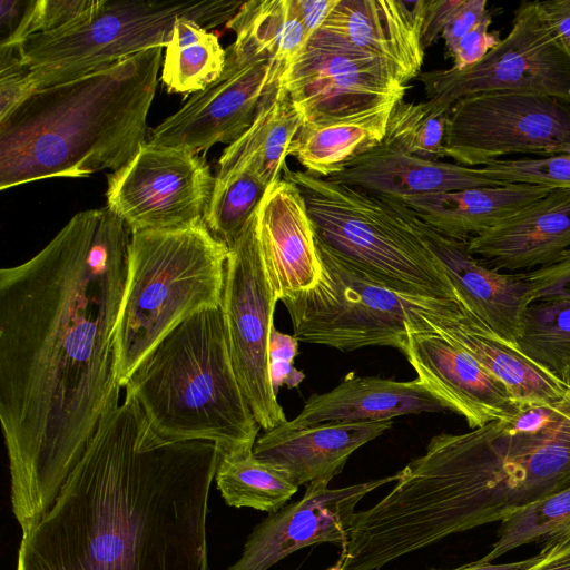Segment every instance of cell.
<instances>
[{"instance_id":"ba28073f","label":"cell","mask_w":570,"mask_h":570,"mask_svg":"<svg viewBox=\"0 0 570 570\" xmlns=\"http://www.w3.org/2000/svg\"><path fill=\"white\" fill-rule=\"evenodd\" d=\"M244 1H114L95 3L68 26L19 47L36 90L77 79L154 47H166L186 18L210 29L226 24Z\"/></svg>"},{"instance_id":"d6a6232c","label":"cell","mask_w":570,"mask_h":570,"mask_svg":"<svg viewBox=\"0 0 570 570\" xmlns=\"http://www.w3.org/2000/svg\"><path fill=\"white\" fill-rule=\"evenodd\" d=\"M570 538V485L533 501L501 521L498 539L482 559L492 561L531 543L552 544Z\"/></svg>"},{"instance_id":"ac0fdd59","label":"cell","mask_w":570,"mask_h":570,"mask_svg":"<svg viewBox=\"0 0 570 570\" xmlns=\"http://www.w3.org/2000/svg\"><path fill=\"white\" fill-rule=\"evenodd\" d=\"M412 213V210H411ZM429 249L453 287L456 302L509 345L518 347L527 308L533 303L527 272L501 273L469 250V242L445 236L412 213Z\"/></svg>"},{"instance_id":"ffe728a7","label":"cell","mask_w":570,"mask_h":570,"mask_svg":"<svg viewBox=\"0 0 570 570\" xmlns=\"http://www.w3.org/2000/svg\"><path fill=\"white\" fill-rule=\"evenodd\" d=\"M422 317L433 331L501 381L521 409L559 401L570 392V385L505 343L456 301L439 309L423 311Z\"/></svg>"},{"instance_id":"4fadbf2b","label":"cell","mask_w":570,"mask_h":570,"mask_svg":"<svg viewBox=\"0 0 570 570\" xmlns=\"http://www.w3.org/2000/svg\"><path fill=\"white\" fill-rule=\"evenodd\" d=\"M222 311L232 363L245 399L264 431L286 421L268 373V342L278 298L261 247L257 210L228 248Z\"/></svg>"},{"instance_id":"9a60e30c","label":"cell","mask_w":570,"mask_h":570,"mask_svg":"<svg viewBox=\"0 0 570 570\" xmlns=\"http://www.w3.org/2000/svg\"><path fill=\"white\" fill-rule=\"evenodd\" d=\"M225 51L220 77L155 127L149 142L199 154L234 142L250 127L269 86V60L235 41Z\"/></svg>"},{"instance_id":"7dc6e473","label":"cell","mask_w":570,"mask_h":570,"mask_svg":"<svg viewBox=\"0 0 570 570\" xmlns=\"http://www.w3.org/2000/svg\"><path fill=\"white\" fill-rule=\"evenodd\" d=\"M540 6L551 26L570 47V0L540 1Z\"/></svg>"},{"instance_id":"836d02e7","label":"cell","mask_w":570,"mask_h":570,"mask_svg":"<svg viewBox=\"0 0 570 570\" xmlns=\"http://www.w3.org/2000/svg\"><path fill=\"white\" fill-rule=\"evenodd\" d=\"M268 186L249 167L215 178L203 220L228 248L257 210Z\"/></svg>"},{"instance_id":"ab89813d","label":"cell","mask_w":570,"mask_h":570,"mask_svg":"<svg viewBox=\"0 0 570 570\" xmlns=\"http://www.w3.org/2000/svg\"><path fill=\"white\" fill-rule=\"evenodd\" d=\"M492 16L488 11L482 20L460 41L449 55L453 60L452 68L462 70L482 60L490 50L501 41L498 31H490Z\"/></svg>"},{"instance_id":"d4e9b609","label":"cell","mask_w":570,"mask_h":570,"mask_svg":"<svg viewBox=\"0 0 570 570\" xmlns=\"http://www.w3.org/2000/svg\"><path fill=\"white\" fill-rule=\"evenodd\" d=\"M327 179L393 198L505 184L491 179L480 167L425 159L382 142Z\"/></svg>"},{"instance_id":"f1b7e54d","label":"cell","mask_w":570,"mask_h":570,"mask_svg":"<svg viewBox=\"0 0 570 570\" xmlns=\"http://www.w3.org/2000/svg\"><path fill=\"white\" fill-rule=\"evenodd\" d=\"M389 118L302 126L289 155L311 175L327 178L382 142Z\"/></svg>"},{"instance_id":"5b68a950","label":"cell","mask_w":570,"mask_h":570,"mask_svg":"<svg viewBox=\"0 0 570 570\" xmlns=\"http://www.w3.org/2000/svg\"><path fill=\"white\" fill-rule=\"evenodd\" d=\"M122 387L163 440L207 441L220 454L254 449L261 426L232 363L222 307L171 330Z\"/></svg>"},{"instance_id":"4316f807","label":"cell","mask_w":570,"mask_h":570,"mask_svg":"<svg viewBox=\"0 0 570 570\" xmlns=\"http://www.w3.org/2000/svg\"><path fill=\"white\" fill-rule=\"evenodd\" d=\"M302 124L279 81L268 86L250 127L224 149L215 178L249 167L267 186L278 181Z\"/></svg>"},{"instance_id":"681fc988","label":"cell","mask_w":570,"mask_h":570,"mask_svg":"<svg viewBox=\"0 0 570 570\" xmlns=\"http://www.w3.org/2000/svg\"><path fill=\"white\" fill-rule=\"evenodd\" d=\"M327 570H344V569L336 563L334 567H332V568H330Z\"/></svg>"},{"instance_id":"603a6c76","label":"cell","mask_w":570,"mask_h":570,"mask_svg":"<svg viewBox=\"0 0 570 570\" xmlns=\"http://www.w3.org/2000/svg\"><path fill=\"white\" fill-rule=\"evenodd\" d=\"M391 428V420L327 422L297 429L283 423L258 436L253 451L297 487L328 484L357 449Z\"/></svg>"},{"instance_id":"7c38bea8","label":"cell","mask_w":570,"mask_h":570,"mask_svg":"<svg viewBox=\"0 0 570 570\" xmlns=\"http://www.w3.org/2000/svg\"><path fill=\"white\" fill-rule=\"evenodd\" d=\"M570 153V104L550 96L489 91L458 100L450 109L444 156L482 167L502 156L543 157Z\"/></svg>"},{"instance_id":"8fae6325","label":"cell","mask_w":570,"mask_h":570,"mask_svg":"<svg viewBox=\"0 0 570 570\" xmlns=\"http://www.w3.org/2000/svg\"><path fill=\"white\" fill-rule=\"evenodd\" d=\"M417 79L426 100L449 110L460 99L489 91L535 94L570 104V47L540 1H522L507 37L478 63L422 71Z\"/></svg>"},{"instance_id":"f546056e","label":"cell","mask_w":570,"mask_h":570,"mask_svg":"<svg viewBox=\"0 0 570 570\" xmlns=\"http://www.w3.org/2000/svg\"><path fill=\"white\" fill-rule=\"evenodd\" d=\"M165 48L160 79L169 92H198L224 70L226 51L218 37L193 20H177Z\"/></svg>"},{"instance_id":"5bb4252c","label":"cell","mask_w":570,"mask_h":570,"mask_svg":"<svg viewBox=\"0 0 570 570\" xmlns=\"http://www.w3.org/2000/svg\"><path fill=\"white\" fill-rule=\"evenodd\" d=\"M214 181L199 154L146 141L108 175L106 207L131 234L185 228L203 222Z\"/></svg>"},{"instance_id":"52a82bcc","label":"cell","mask_w":570,"mask_h":570,"mask_svg":"<svg viewBox=\"0 0 570 570\" xmlns=\"http://www.w3.org/2000/svg\"><path fill=\"white\" fill-rule=\"evenodd\" d=\"M302 191L315 238L391 288L456 301L452 285L403 204L305 170H283Z\"/></svg>"},{"instance_id":"b9f144b4","label":"cell","mask_w":570,"mask_h":570,"mask_svg":"<svg viewBox=\"0 0 570 570\" xmlns=\"http://www.w3.org/2000/svg\"><path fill=\"white\" fill-rule=\"evenodd\" d=\"M487 12V0H463L441 35L448 55L452 52L460 39L482 20Z\"/></svg>"},{"instance_id":"ee69618b","label":"cell","mask_w":570,"mask_h":570,"mask_svg":"<svg viewBox=\"0 0 570 570\" xmlns=\"http://www.w3.org/2000/svg\"><path fill=\"white\" fill-rule=\"evenodd\" d=\"M30 0L0 1V47L9 45L20 28Z\"/></svg>"},{"instance_id":"60d3db41","label":"cell","mask_w":570,"mask_h":570,"mask_svg":"<svg viewBox=\"0 0 570 570\" xmlns=\"http://www.w3.org/2000/svg\"><path fill=\"white\" fill-rule=\"evenodd\" d=\"M533 302L570 301V252L559 262L527 272Z\"/></svg>"},{"instance_id":"1f68e13d","label":"cell","mask_w":570,"mask_h":570,"mask_svg":"<svg viewBox=\"0 0 570 570\" xmlns=\"http://www.w3.org/2000/svg\"><path fill=\"white\" fill-rule=\"evenodd\" d=\"M518 347L570 385V301L531 303L524 314Z\"/></svg>"},{"instance_id":"4dcf8cb0","label":"cell","mask_w":570,"mask_h":570,"mask_svg":"<svg viewBox=\"0 0 570 570\" xmlns=\"http://www.w3.org/2000/svg\"><path fill=\"white\" fill-rule=\"evenodd\" d=\"M215 482L226 504L273 513L298 487L282 471L258 459L253 449L220 455Z\"/></svg>"},{"instance_id":"c3c4849f","label":"cell","mask_w":570,"mask_h":570,"mask_svg":"<svg viewBox=\"0 0 570 570\" xmlns=\"http://www.w3.org/2000/svg\"><path fill=\"white\" fill-rule=\"evenodd\" d=\"M540 558V553L537 556L522 560V561H514L509 563H492L490 561H485L483 559H480L475 562L451 569V570H525L529 567H531L533 563H535Z\"/></svg>"},{"instance_id":"f6af8a7d","label":"cell","mask_w":570,"mask_h":570,"mask_svg":"<svg viewBox=\"0 0 570 570\" xmlns=\"http://www.w3.org/2000/svg\"><path fill=\"white\" fill-rule=\"evenodd\" d=\"M338 0H296L301 21L311 37L318 31Z\"/></svg>"},{"instance_id":"e575fe53","label":"cell","mask_w":570,"mask_h":570,"mask_svg":"<svg viewBox=\"0 0 570 570\" xmlns=\"http://www.w3.org/2000/svg\"><path fill=\"white\" fill-rule=\"evenodd\" d=\"M449 111L429 100H402L390 114L382 144L416 157L440 160L445 157Z\"/></svg>"},{"instance_id":"7402d4cb","label":"cell","mask_w":570,"mask_h":570,"mask_svg":"<svg viewBox=\"0 0 570 570\" xmlns=\"http://www.w3.org/2000/svg\"><path fill=\"white\" fill-rule=\"evenodd\" d=\"M469 250L501 271L538 269L570 252V188H552L492 229L469 240Z\"/></svg>"},{"instance_id":"30bf717a","label":"cell","mask_w":570,"mask_h":570,"mask_svg":"<svg viewBox=\"0 0 570 570\" xmlns=\"http://www.w3.org/2000/svg\"><path fill=\"white\" fill-rule=\"evenodd\" d=\"M279 86L302 126L389 118L409 88L387 62L325 30L309 37Z\"/></svg>"},{"instance_id":"484cf974","label":"cell","mask_w":570,"mask_h":570,"mask_svg":"<svg viewBox=\"0 0 570 570\" xmlns=\"http://www.w3.org/2000/svg\"><path fill=\"white\" fill-rule=\"evenodd\" d=\"M551 189L525 183H510L423 196L389 198L403 204L436 232L451 238L469 242L542 198Z\"/></svg>"},{"instance_id":"44dd1931","label":"cell","mask_w":570,"mask_h":570,"mask_svg":"<svg viewBox=\"0 0 570 570\" xmlns=\"http://www.w3.org/2000/svg\"><path fill=\"white\" fill-rule=\"evenodd\" d=\"M257 228L269 282L278 301L309 289L321 276L315 235L301 189L282 178L268 186Z\"/></svg>"},{"instance_id":"d590c367","label":"cell","mask_w":570,"mask_h":570,"mask_svg":"<svg viewBox=\"0 0 570 570\" xmlns=\"http://www.w3.org/2000/svg\"><path fill=\"white\" fill-rule=\"evenodd\" d=\"M491 179L570 188V153L541 158L499 159L480 167Z\"/></svg>"},{"instance_id":"3957f363","label":"cell","mask_w":570,"mask_h":570,"mask_svg":"<svg viewBox=\"0 0 570 570\" xmlns=\"http://www.w3.org/2000/svg\"><path fill=\"white\" fill-rule=\"evenodd\" d=\"M568 485L570 392L511 419L434 435L385 497L353 514L343 553L352 570H380Z\"/></svg>"},{"instance_id":"7bdbcfd3","label":"cell","mask_w":570,"mask_h":570,"mask_svg":"<svg viewBox=\"0 0 570 570\" xmlns=\"http://www.w3.org/2000/svg\"><path fill=\"white\" fill-rule=\"evenodd\" d=\"M462 2L463 0H426L421 36L424 49L441 37L445 26Z\"/></svg>"},{"instance_id":"f35d334b","label":"cell","mask_w":570,"mask_h":570,"mask_svg":"<svg viewBox=\"0 0 570 570\" xmlns=\"http://www.w3.org/2000/svg\"><path fill=\"white\" fill-rule=\"evenodd\" d=\"M298 340L294 335L285 334L275 328L271 331L268 342V373L274 393L286 385L288 389L297 387L305 375L294 366V358L298 354Z\"/></svg>"},{"instance_id":"9c48e42d","label":"cell","mask_w":570,"mask_h":570,"mask_svg":"<svg viewBox=\"0 0 570 570\" xmlns=\"http://www.w3.org/2000/svg\"><path fill=\"white\" fill-rule=\"evenodd\" d=\"M321 276L309 289L281 299L302 342L342 352L390 346L403 352L407 323L453 299L397 292L346 262L315 238Z\"/></svg>"},{"instance_id":"d6986e66","label":"cell","mask_w":570,"mask_h":570,"mask_svg":"<svg viewBox=\"0 0 570 570\" xmlns=\"http://www.w3.org/2000/svg\"><path fill=\"white\" fill-rule=\"evenodd\" d=\"M426 0H338L320 30L387 62L407 85L422 72Z\"/></svg>"},{"instance_id":"74e56055","label":"cell","mask_w":570,"mask_h":570,"mask_svg":"<svg viewBox=\"0 0 570 570\" xmlns=\"http://www.w3.org/2000/svg\"><path fill=\"white\" fill-rule=\"evenodd\" d=\"M33 92L19 47H0V120Z\"/></svg>"},{"instance_id":"bcb514c9","label":"cell","mask_w":570,"mask_h":570,"mask_svg":"<svg viewBox=\"0 0 570 570\" xmlns=\"http://www.w3.org/2000/svg\"><path fill=\"white\" fill-rule=\"evenodd\" d=\"M539 560L525 570H570V538L544 544Z\"/></svg>"},{"instance_id":"7a4b0ae2","label":"cell","mask_w":570,"mask_h":570,"mask_svg":"<svg viewBox=\"0 0 570 570\" xmlns=\"http://www.w3.org/2000/svg\"><path fill=\"white\" fill-rule=\"evenodd\" d=\"M220 455L212 442L160 439L125 397L22 537L16 570H209L208 497Z\"/></svg>"},{"instance_id":"e0dca14e","label":"cell","mask_w":570,"mask_h":570,"mask_svg":"<svg viewBox=\"0 0 570 570\" xmlns=\"http://www.w3.org/2000/svg\"><path fill=\"white\" fill-rule=\"evenodd\" d=\"M420 327L407 323L403 354L416 375L470 429L495 420L511 419L522 409L504 384L461 347L433 331L423 320Z\"/></svg>"},{"instance_id":"cb8c5ba5","label":"cell","mask_w":570,"mask_h":570,"mask_svg":"<svg viewBox=\"0 0 570 570\" xmlns=\"http://www.w3.org/2000/svg\"><path fill=\"white\" fill-rule=\"evenodd\" d=\"M450 411L449 405L419 377L395 381L346 375L331 391L311 395L289 429L327 422H375L393 417Z\"/></svg>"},{"instance_id":"8992f818","label":"cell","mask_w":570,"mask_h":570,"mask_svg":"<svg viewBox=\"0 0 570 570\" xmlns=\"http://www.w3.org/2000/svg\"><path fill=\"white\" fill-rule=\"evenodd\" d=\"M228 247L204 220L185 228L131 234L117 326L121 385L176 326L222 305Z\"/></svg>"},{"instance_id":"277c9868","label":"cell","mask_w":570,"mask_h":570,"mask_svg":"<svg viewBox=\"0 0 570 570\" xmlns=\"http://www.w3.org/2000/svg\"><path fill=\"white\" fill-rule=\"evenodd\" d=\"M161 53L149 48L31 94L0 120V188L127 164L146 142Z\"/></svg>"},{"instance_id":"2e32d148","label":"cell","mask_w":570,"mask_h":570,"mask_svg":"<svg viewBox=\"0 0 570 570\" xmlns=\"http://www.w3.org/2000/svg\"><path fill=\"white\" fill-rule=\"evenodd\" d=\"M399 472L343 488L306 485L296 502L269 513L247 537L238 560L226 570H268L293 552L318 543L344 544L358 502L370 492L395 482Z\"/></svg>"},{"instance_id":"83f0119b","label":"cell","mask_w":570,"mask_h":570,"mask_svg":"<svg viewBox=\"0 0 570 570\" xmlns=\"http://www.w3.org/2000/svg\"><path fill=\"white\" fill-rule=\"evenodd\" d=\"M225 26L235 32V41L268 58L269 86L279 81L309 39L296 0L244 1Z\"/></svg>"},{"instance_id":"6da1fadb","label":"cell","mask_w":570,"mask_h":570,"mask_svg":"<svg viewBox=\"0 0 570 570\" xmlns=\"http://www.w3.org/2000/svg\"><path fill=\"white\" fill-rule=\"evenodd\" d=\"M130 237L107 207L87 209L29 261L0 271V421L22 535L119 405Z\"/></svg>"},{"instance_id":"8d00e7d4","label":"cell","mask_w":570,"mask_h":570,"mask_svg":"<svg viewBox=\"0 0 570 570\" xmlns=\"http://www.w3.org/2000/svg\"><path fill=\"white\" fill-rule=\"evenodd\" d=\"M94 3L95 0H30L20 28L4 47H18L33 35L59 30Z\"/></svg>"}]
</instances>
